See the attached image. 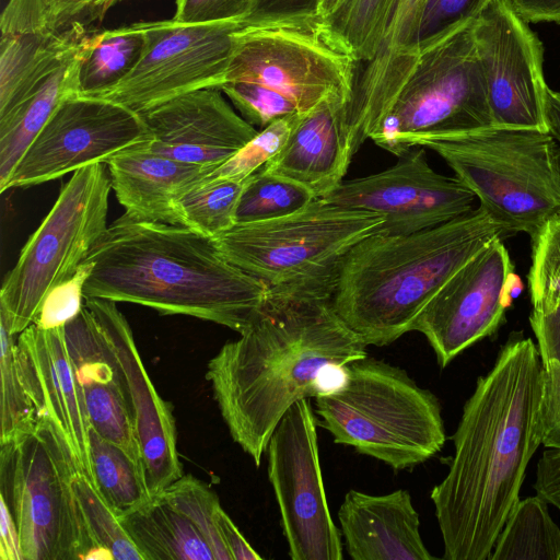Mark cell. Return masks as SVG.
Returning a JSON list of instances; mask_svg holds the SVG:
<instances>
[{
	"instance_id": "6da1fadb",
	"label": "cell",
	"mask_w": 560,
	"mask_h": 560,
	"mask_svg": "<svg viewBox=\"0 0 560 560\" xmlns=\"http://www.w3.org/2000/svg\"><path fill=\"white\" fill-rule=\"evenodd\" d=\"M541 396L537 345L512 334L466 400L448 471L430 493L444 559L489 560L542 444Z\"/></svg>"
},
{
	"instance_id": "7a4b0ae2",
	"label": "cell",
	"mask_w": 560,
	"mask_h": 560,
	"mask_svg": "<svg viewBox=\"0 0 560 560\" xmlns=\"http://www.w3.org/2000/svg\"><path fill=\"white\" fill-rule=\"evenodd\" d=\"M366 347L331 300L270 299L240 338L210 359L206 380L233 441L259 467L290 407L341 387L347 365L366 357Z\"/></svg>"
},
{
	"instance_id": "3957f363",
	"label": "cell",
	"mask_w": 560,
	"mask_h": 560,
	"mask_svg": "<svg viewBox=\"0 0 560 560\" xmlns=\"http://www.w3.org/2000/svg\"><path fill=\"white\" fill-rule=\"evenodd\" d=\"M86 259L93 269L84 296L192 316L238 334L270 300L267 287L229 261L212 238L179 224L125 213Z\"/></svg>"
},
{
	"instance_id": "277c9868",
	"label": "cell",
	"mask_w": 560,
	"mask_h": 560,
	"mask_svg": "<svg viewBox=\"0 0 560 560\" xmlns=\"http://www.w3.org/2000/svg\"><path fill=\"white\" fill-rule=\"evenodd\" d=\"M512 235L479 206L438 226L373 233L345 257L331 303L366 346L393 343L441 288L495 240Z\"/></svg>"
},
{
	"instance_id": "5b68a950",
	"label": "cell",
	"mask_w": 560,
	"mask_h": 560,
	"mask_svg": "<svg viewBox=\"0 0 560 560\" xmlns=\"http://www.w3.org/2000/svg\"><path fill=\"white\" fill-rule=\"evenodd\" d=\"M384 221L315 198L291 214L236 223L212 240L229 261L267 287L270 299L331 300L345 257Z\"/></svg>"
},
{
	"instance_id": "8992f818",
	"label": "cell",
	"mask_w": 560,
	"mask_h": 560,
	"mask_svg": "<svg viewBox=\"0 0 560 560\" xmlns=\"http://www.w3.org/2000/svg\"><path fill=\"white\" fill-rule=\"evenodd\" d=\"M315 410L335 443L396 471L425 463L446 440L438 397L405 370L368 355L347 365L341 387L315 397Z\"/></svg>"
},
{
	"instance_id": "52a82bcc",
	"label": "cell",
	"mask_w": 560,
	"mask_h": 560,
	"mask_svg": "<svg viewBox=\"0 0 560 560\" xmlns=\"http://www.w3.org/2000/svg\"><path fill=\"white\" fill-rule=\"evenodd\" d=\"M436 152L511 234L560 215V144L545 130L488 126L418 139Z\"/></svg>"
},
{
	"instance_id": "ba28073f",
	"label": "cell",
	"mask_w": 560,
	"mask_h": 560,
	"mask_svg": "<svg viewBox=\"0 0 560 560\" xmlns=\"http://www.w3.org/2000/svg\"><path fill=\"white\" fill-rule=\"evenodd\" d=\"M81 469L60 431L36 418L0 442V499L23 560H84L94 547L72 480Z\"/></svg>"
},
{
	"instance_id": "9c48e42d",
	"label": "cell",
	"mask_w": 560,
	"mask_h": 560,
	"mask_svg": "<svg viewBox=\"0 0 560 560\" xmlns=\"http://www.w3.org/2000/svg\"><path fill=\"white\" fill-rule=\"evenodd\" d=\"M472 22L420 43L413 70L370 138L375 144L400 156L420 138L492 126Z\"/></svg>"
},
{
	"instance_id": "30bf717a",
	"label": "cell",
	"mask_w": 560,
	"mask_h": 560,
	"mask_svg": "<svg viewBox=\"0 0 560 560\" xmlns=\"http://www.w3.org/2000/svg\"><path fill=\"white\" fill-rule=\"evenodd\" d=\"M110 189L105 163L79 168L61 188L3 280L0 320L11 334L34 323L47 294L70 279L101 241L108 229Z\"/></svg>"
},
{
	"instance_id": "8fae6325",
	"label": "cell",
	"mask_w": 560,
	"mask_h": 560,
	"mask_svg": "<svg viewBox=\"0 0 560 560\" xmlns=\"http://www.w3.org/2000/svg\"><path fill=\"white\" fill-rule=\"evenodd\" d=\"M358 68L354 59L329 39L318 20L248 25L234 34L224 83L266 85L306 113L324 100L346 107Z\"/></svg>"
},
{
	"instance_id": "7c38bea8",
	"label": "cell",
	"mask_w": 560,
	"mask_h": 560,
	"mask_svg": "<svg viewBox=\"0 0 560 560\" xmlns=\"http://www.w3.org/2000/svg\"><path fill=\"white\" fill-rule=\"evenodd\" d=\"M268 478L292 560H342L319 463L316 421L307 398L281 418L267 444Z\"/></svg>"
},
{
	"instance_id": "4fadbf2b",
	"label": "cell",
	"mask_w": 560,
	"mask_h": 560,
	"mask_svg": "<svg viewBox=\"0 0 560 560\" xmlns=\"http://www.w3.org/2000/svg\"><path fill=\"white\" fill-rule=\"evenodd\" d=\"M241 20L209 24L147 22V42L137 66L115 86L95 97L145 112L166 101L223 85Z\"/></svg>"
},
{
	"instance_id": "5bb4252c",
	"label": "cell",
	"mask_w": 560,
	"mask_h": 560,
	"mask_svg": "<svg viewBox=\"0 0 560 560\" xmlns=\"http://www.w3.org/2000/svg\"><path fill=\"white\" fill-rule=\"evenodd\" d=\"M152 141L141 115L117 102L75 94L52 114L26 150L5 190L57 179Z\"/></svg>"
},
{
	"instance_id": "9a60e30c",
	"label": "cell",
	"mask_w": 560,
	"mask_h": 560,
	"mask_svg": "<svg viewBox=\"0 0 560 560\" xmlns=\"http://www.w3.org/2000/svg\"><path fill=\"white\" fill-rule=\"evenodd\" d=\"M492 126L547 131L544 45L506 0H491L472 22Z\"/></svg>"
},
{
	"instance_id": "2e32d148",
	"label": "cell",
	"mask_w": 560,
	"mask_h": 560,
	"mask_svg": "<svg viewBox=\"0 0 560 560\" xmlns=\"http://www.w3.org/2000/svg\"><path fill=\"white\" fill-rule=\"evenodd\" d=\"M502 241H493L457 270L412 326L427 338L441 368L495 334L522 289Z\"/></svg>"
},
{
	"instance_id": "e0dca14e",
	"label": "cell",
	"mask_w": 560,
	"mask_h": 560,
	"mask_svg": "<svg viewBox=\"0 0 560 560\" xmlns=\"http://www.w3.org/2000/svg\"><path fill=\"white\" fill-rule=\"evenodd\" d=\"M398 158L382 172L343 179L323 198L383 215L385 221L375 233L384 235L431 229L472 210L475 194L456 176L436 173L423 147Z\"/></svg>"
},
{
	"instance_id": "ac0fdd59",
	"label": "cell",
	"mask_w": 560,
	"mask_h": 560,
	"mask_svg": "<svg viewBox=\"0 0 560 560\" xmlns=\"http://www.w3.org/2000/svg\"><path fill=\"white\" fill-rule=\"evenodd\" d=\"M84 302L94 312L120 366L148 487L156 495L184 475L173 407L155 389L116 302L90 296H84Z\"/></svg>"
},
{
	"instance_id": "d6986e66",
	"label": "cell",
	"mask_w": 560,
	"mask_h": 560,
	"mask_svg": "<svg viewBox=\"0 0 560 560\" xmlns=\"http://www.w3.org/2000/svg\"><path fill=\"white\" fill-rule=\"evenodd\" d=\"M427 0H389L374 57L358 69L341 113V139L351 161L392 107L419 57V28Z\"/></svg>"
},
{
	"instance_id": "ffe728a7",
	"label": "cell",
	"mask_w": 560,
	"mask_h": 560,
	"mask_svg": "<svg viewBox=\"0 0 560 560\" xmlns=\"http://www.w3.org/2000/svg\"><path fill=\"white\" fill-rule=\"evenodd\" d=\"M152 135L142 143L151 152L212 170L259 130L237 115L219 89L179 95L140 113Z\"/></svg>"
},
{
	"instance_id": "44dd1931",
	"label": "cell",
	"mask_w": 560,
	"mask_h": 560,
	"mask_svg": "<svg viewBox=\"0 0 560 560\" xmlns=\"http://www.w3.org/2000/svg\"><path fill=\"white\" fill-rule=\"evenodd\" d=\"M15 359L20 378L37 418L47 419L70 445L81 468L92 480L90 422L62 327L30 325L18 335Z\"/></svg>"
},
{
	"instance_id": "7402d4cb",
	"label": "cell",
	"mask_w": 560,
	"mask_h": 560,
	"mask_svg": "<svg viewBox=\"0 0 560 560\" xmlns=\"http://www.w3.org/2000/svg\"><path fill=\"white\" fill-rule=\"evenodd\" d=\"M63 330L90 425L103 439L142 464L120 366L94 312L85 302Z\"/></svg>"
},
{
	"instance_id": "603a6c76",
	"label": "cell",
	"mask_w": 560,
	"mask_h": 560,
	"mask_svg": "<svg viewBox=\"0 0 560 560\" xmlns=\"http://www.w3.org/2000/svg\"><path fill=\"white\" fill-rule=\"evenodd\" d=\"M340 533L353 560H433L420 535L410 492L375 495L349 490L338 511Z\"/></svg>"
},
{
	"instance_id": "cb8c5ba5",
	"label": "cell",
	"mask_w": 560,
	"mask_h": 560,
	"mask_svg": "<svg viewBox=\"0 0 560 560\" xmlns=\"http://www.w3.org/2000/svg\"><path fill=\"white\" fill-rule=\"evenodd\" d=\"M90 30L60 31L48 0H9L0 16V116L8 113L32 80Z\"/></svg>"
},
{
	"instance_id": "d4e9b609",
	"label": "cell",
	"mask_w": 560,
	"mask_h": 560,
	"mask_svg": "<svg viewBox=\"0 0 560 560\" xmlns=\"http://www.w3.org/2000/svg\"><path fill=\"white\" fill-rule=\"evenodd\" d=\"M345 105L324 100L301 118L280 151L261 168L306 187L323 198L342 180L350 165L341 140Z\"/></svg>"
},
{
	"instance_id": "484cf974",
	"label": "cell",
	"mask_w": 560,
	"mask_h": 560,
	"mask_svg": "<svg viewBox=\"0 0 560 560\" xmlns=\"http://www.w3.org/2000/svg\"><path fill=\"white\" fill-rule=\"evenodd\" d=\"M106 165L125 213L168 224H179L177 198L209 170L151 152L142 143L110 158Z\"/></svg>"
},
{
	"instance_id": "4316f807",
	"label": "cell",
	"mask_w": 560,
	"mask_h": 560,
	"mask_svg": "<svg viewBox=\"0 0 560 560\" xmlns=\"http://www.w3.org/2000/svg\"><path fill=\"white\" fill-rule=\"evenodd\" d=\"M91 31L45 66L15 105L0 116L1 192L56 109L68 97L79 94V69Z\"/></svg>"
},
{
	"instance_id": "83f0119b",
	"label": "cell",
	"mask_w": 560,
	"mask_h": 560,
	"mask_svg": "<svg viewBox=\"0 0 560 560\" xmlns=\"http://www.w3.org/2000/svg\"><path fill=\"white\" fill-rule=\"evenodd\" d=\"M120 521L144 560H214L198 528L160 494Z\"/></svg>"
},
{
	"instance_id": "f1b7e54d",
	"label": "cell",
	"mask_w": 560,
	"mask_h": 560,
	"mask_svg": "<svg viewBox=\"0 0 560 560\" xmlns=\"http://www.w3.org/2000/svg\"><path fill=\"white\" fill-rule=\"evenodd\" d=\"M147 42V22L112 30H92L79 69V94L95 96L119 83L139 62Z\"/></svg>"
},
{
	"instance_id": "f546056e",
	"label": "cell",
	"mask_w": 560,
	"mask_h": 560,
	"mask_svg": "<svg viewBox=\"0 0 560 560\" xmlns=\"http://www.w3.org/2000/svg\"><path fill=\"white\" fill-rule=\"evenodd\" d=\"M549 502L536 495L520 499L508 517L489 560H559L560 528Z\"/></svg>"
},
{
	"instance_id": "4dcf8cb0",
	"label": "cell",
	"mask_w": 560,
	"mask_h": 560,
	"mask_svg": "<svg viewBox=\"0 0 560 560\" xmlns=\"http://www.w3.org/2000/svg\"><path fill=\"white\" fill-rule=\"evenodd\" d=\"M89 438L93 483L117 514L121 517L148 503L153 495L142 464L92 427Z\"/></svg>"
},
{
	"instance_id": "1f68e13d",
	"label": "cell",
	"mask_w": 560,
	"mask_h": 560,
	"mask_svg": "<svg viewBox=\"0 0 560 560\" xmlns=\"http://www.w3.org/2000/svg\"><path fill=\"white\" fill-rule=\"evenodd\" d=\"M247 178L196 182L190 185L175 202L179 225L210 238L233 228Z\"/></svg>"
},
{
	"instance_id": "d6a6232c",
	"label": "cell",
	"mask_w": 560,
	"mask_h": 560,
	"mask_svg": "<svg viewBox=\"0 0 560 560\" xmlns=\"http://www.w3.org/2000/svg\"><path fill=\"white\" fill-rule=\"evenodd\" d=\"M388 1L343 0L332 14L318 21L329 39L361 67L377 50Z\"/></svg>"
},
{
	"instance_id": "836d02e7",
	"label": "cell",
	"mask_w": 560,
	"mask_h": 560,
	"mask_svg": "<svg viewBox=\"0 0 560 560\" xmlns=\"http://www.w3.org/2000/svg\"><path fill=\"white\" fill-rule=\"evenodd\" d=\"M313 199L314 195L303 185L260 167L247 178L236 211V223L281 218L304 208Z\"/></svg>"
},
{
	"instance_id": "e575fe53",
	"label": "cell",
	"mask_w": 560,
	"mask_h": 560,
	"mask_svg": "<svg viewBox=\"0 0 560 560\" xmlns=\"http://www.w3.org/2000/svg\"><path fill=\"white\" fill-rule=\"evenodd\" d=\"M72 487L94 545L107 549L116 560H144L121 524L120 516L83 470L74 474Z\"/></svg>"
},
{
	"instance_id": "d590c367",
	"label": "cell",
	"mask_w": 560,
	"mask_h": 560,
	"mask_svg": "<svg viewBox=\"0 0 560 560\" xmlns=\"http://www.w3.org/2000/svg\"><path fill=\"white\" fill-rule=\"evenodd\" d=\"M159 494L198 528L214 560H232L218 526L219 498L203 481L192 475H183Z\"/></svg>"
},
{
	"instance_id": "8d00e7d4",
	"label": "cell",
	"mask_w": 560,
	"mask_h": 560,
	"mask_svg": "<svg viewBox=\"0 0 560 560\" xmlns=\"http://www.w3.org/2000/svg\"><path fill=\"white\" fill-rule=\"evenodd\" d=\"M530 240V302L533 310L550 312L560 306V215L547 221Z\"/></svg>"
},
{
	"instance_id": "74e56055",
	"label": "cell",
	"mask_w": 560,
	"mask_h": 560,
	"mask_svg": "<svg viewBox=\"0 0 560 560\" xmlns=\"http://www.w3.org/2000/svg\"><path fill=\"white\" fill-rule=\"evenodd\" d=\"M301 116L302 114L284 116L260 129L238 152L208 170L197 182L249 177L280 151Z\"/></svg>"
},
{
	"instance_id": "f35d334b",
	"label": "cell",
	"mask_w": 560,
	"mask_h": 560,
	"mask_svg": "<svg viewBox=\"0 0 560 560\" xmlns=\"http://www.w3.org/2000/svg\"><path fill=\"white\" fill-rule=\"evenodd\" d=\"M15 336L0 320V442L7 441L37 418L19 375L15 359Z\"/></svg>"
},
{
	"instance_id": "ab89813d",
	"label": "cell",
	"mask_w": 560,
	"mask_h": 560,
	"mask_svg": "<svg viewBox=\"0 0 560 560\" xmlns=\"http://www.w3.org/2000/svg\"><path fill=\"white\" fill-rule=\"evenodd\" d=\"M220 90L245 120L260 129L284 116L303 114L292 98L262 84L234 81Z\"/></svg>"
},
{
	"instance_id": "60d3db41",
	"label": "cell",
	"mask_w": 560,
	"mask_h": 560,
	"mask_svg": "<svg viewBox=\"0 0 560 560\" xmlns=\"http://www.w3.org/2000/svg\"><path fill=\"white\" fill-rule=\"evenodd\" d=\"M92 269L93 261L86 259L70 279L54 288L44 300L33 324L52 329L77 317L84 305V285Z\"/></svg>"
},
{
	"instance_id": "b9f144b4",
	"label": "cell",
	"mask_w": 560,
	"mask_h": 560,
	"mask_svg": "<svg viewBox=\"0 0 560 560\" xmlns=\"http://www.w3.org/2000/svg\"><path fill=\"white\" fill-rule=\"evenodd\" d=\"M491 0H427L419 45L455 26L474 21Z\"/></svg>"
},
{
	"instance_id": "7bdbcfd3",
	"label": "cell",
	"mask_w": 560,
	"mask_h": 560,
	"mask_svg": "<svg viewBox=\"0 0 560 560\" xmlns=\"http://www.w3.org/2000/svg\"><path fill=\"white\" fill-rule=\"evenodd\" d=\"M253 2L254 0H175L176 9L172 20L184 24L234 20L247 23Z\"/></svg>"
},
{
	"instance_id": "ee69618b",
	"label": "cell",
	"mask_w": 560,
	"mask_h": 560,
	"mask_svg": "<svg viewBox=\"0 0 560 560\" xmlns=\"http://www.w3.org/2000/svg\"><path fill=\"white\" fill-rule=\"evenodd\" d=\"M542 364V445L560 450V362L541 360Z\"/></svg>"
},
{
	"instance_id": "f6af8a7d",
	"label": "cell",
	"mask_w": 560,
	"mask_h": 560,
	"mask_svg": "<svg viewBox=\"0 0 560 560\" xmlns=\"http://www.w3.org/2000/svg\"><path fill=\"white\" fill-rule=\"evenodd\" d=\"M120 1L122 0H48V4L55 26L66 31L74 26L89 28L101 22L108 10Z\"/></svg>"
},
{
	"instance_id": "bcb514c9",
	"label": "cell",
	"mask_w": 560,
	"mask_h": 560,
	"mask_svg": "<svg viewBox=\"0 0 560 560\" xmlns=\"http://www.w3.org/2000/svg\"><path fill=\"white\" fill-rule=\"evenodd\" d=\"M319 0H254L249 25L318 20Z\"/></svg>"
},
{
	"instance_id": "7dc6e473",
	"label": "cell",
	"mask_w": 560,
	"mask_h": 560,
	"mask_svg": "<svg viewBox=\"0 0 560 560\" xmlns=\"http://www.w3.org/2000/svg\"><path fill=\"white\" fill-rule=\"evenodd\" d=\"M529 324L540 360L555 359L560 362V306L550 312L532 310Z\"/></svg>"
},
{
	"instance_id": "c3c4849f",
	"label": "cell",
	"mask_w": 560,
	"mask_h": 560,
	"mask_svg": "<svg viewBox=\"0 0 560 560\" xmlns=\"http://www.w3.org/2000/svg\"><path fill=\"white\" fill-rule=\"evenodd\" d=\"M536 493L560 510V450L546 448L536 467Z\"/></svg>"
},
{
	"instance_id": "681fc988",
	"label": "cell",
	"mask_w": 560,
	"mask_h": 560,
	"mask_svg": "<svg viewBox=\"0 0 560 560\" xmlns=\"http://www.w3.org/2000/svg\"><path fill=\"white\" fill-rule=\"evenodd\" d=\"M221 537L232 560H259L261 556L247 542L230 516L221 508L218 514Z\"/></svg>"
},
{
	"instance_id": "f907efd6",
	"label": "cell",
	"mask_w": 560,
	"mask_h": 560,
	"mask_svg": "<svg viewBox=\"0 0 560 560\" xmlns=\"http://www.w3.org/2000/svg\"><path fill=\"white\" fill-rule=\"evenodd\" d=\"M528 23L560 24V0H506Z\"/></svg>"
},
{
	"instance_id": "816d5d0a",
	"label": "cell",
	"mask_w": 560,
	"mask_h": 560,
	"mask_svg": "<svg viewBox=\"0 0 560 560\" xmlns=\"http://www.w3.org/2000/svg\"><path fill=\"white\" fill-rule=\"evenodd\" d=\"M0 559L1 560H23L18 530L14 521L5 505L0 499Z\"/></svg>"
},
{
	"instance_id": "f5cc1de1",
	"label": "cell",
	"mask_w": 560,
	"mask_h": 560,
	"mask_svg": "<svg viewBox=\"0 0 560 560\" xmlns=\"http://www.w3.org/2000/svg\"><path fill=\"white\" fill-rule=\"evenodd\" d=\"M547 131L560 144V91L548 89L545 106Z\"/></svg>"
},
{
	"instance_id": "db71d44e",
	"label": "cell",
	"mask_w": 560,
	"mask_h": 560,
	"mask_svg": "<svg viewBox=\"0 0 560 560\" xmlns=\"http://www.w3.org/2000/svg\"><path fill=\"white\" fill-rule=\"evenodd\" d=\"M343 2V0H319L318 20H324L332 14Z\"/></svg>"
}]
</instances>
